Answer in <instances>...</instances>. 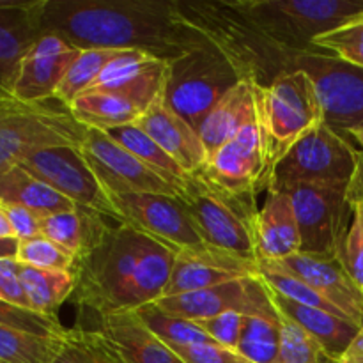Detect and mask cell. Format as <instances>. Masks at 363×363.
I'll return each mask as SVG.
<instances>
[{"instance_id":"1","label":"cell","mask_w":363,"mask_h":363,"mask_svg":"<svg viewBox=\"0 0 363 363\" xmlns=\"http://www.w3.org/2000/svg\"><path fill=\"white\" fill-rule=\"evenodd\" d=\"M41 32L80 50H138L167 62L209 43L177 0H45Z\"/></svg>"},{"instance_id":"2","label":"cell","mask_w":363,"mask_h":363,"mask_svg":"<svg viewBox=\"0 0 363 363\" xmlns=\"http://www.w3.org/2000/svg\"><path fill=\"white\" fill-rule=\"evenodd\" d=\"M176 254L133 227L112 225L77 266L74 301L98 319L156 303L165 294Z\"/></svg>"},{"instance_id":"3","label":"cell","mask_w":363,"mask_h":363,"mask_svg":"<svg viewBox=\"0 0 363 363\" xmlns=\"http://www.w3.org/2000/svg\"><path fill=\"white\" fill-rule=\"evenodd\" d=\"M177 6L181 16L230 60L241 80L268 87L280 74L298 69L303 52H294L268 38L229 0H177Z\"/></svg>"},{"instance_id":"4","label":"cell","mask_w":363,"mask_h":363,"mask_svg":"<svg viewBox=\"0 0 363 363\" xmlns=\"http://www.w3.org/2000/svg\"><path fill=\"white\" fill-rule=\"evenodd\" d=\"M268 38L294 52H321L319 35L363 16V0H229Z\"/></svg>"},{"instance_id":"5","label":"cell","mask_w":363,"mask_h":363,"mask_svg":"<svg viewBox=\"0 0 363 363\" xmlns=\"http://www.w3.org/2000/svg\"><path fill=\"white\" fill-rule=\"evenodd\" d=\"M87 131L57 99L28 103L0 94V174L43 149H80Z\"/></svg>"},{"instance_id":"6","label":"cell","mask_w":363,"mask_h":363,"mask_svg":"<svg viewBox=\"0 0 363 363\" xmlns=\"http://www.w3.org/2000/svg\"><path fill=\"white\" fill-rule=\"evenodd\" d=\"M257 117L264 135L268 172L273 176L277 163L307 131L325 123L314 82L303 69L280 74L272 85L255 84Z\"/></svg>"},{"instance_id":"7","label":"cell","mask_w":363,"mask_h":363,"mask_svg":"<svg viewBox=\"0 0 363 363\" xmlns=\"http://www.w3.org/2000/svg\"><path fill=\"white\" fill-rule=\"evenodd\" d=\"M179 199L206 245L255 261V199L229 194L202 172L188 174Z\"/></svg>"},{"instance_id":"8","label":"cell","mask_w":363,"mask_h":363,"mask_svg":"<svg viewBox=\"0 0 363 363\" xmlns=\"http://www.w3.org/2000/svg\"><path fill=\"white\" fill-rule=\"evenodd\" d=\"M240 82L230 60L208 43L169 62L163 99L199 131L213 106Z\"/></svg>"},{"instance_id":"9","label":"cell","mask_w":363,"mask_h":363,"mask_svg":"<svg viewBox=\"0 0 363 363\" xmlns=\"http://www.w3.org/2000/svg\"><path fill=\"white\" fill-rule=\"evenodd\" d=\"M357 152L325 121L307 131L277 163L268 191H286L301 184L346 188L354 172Z\"/></svg>"},{"instance_id":"10","label":"cell","mask_w":363,"mask_h":363,"mask_svg":"<svg viewBox=\"0 0 363 363\" xmlns=\"http://www.w3.org/2000/svg\"><path fill=\"white\" fill-rule=\"evenodd\" d=\"M314 82L328 126L340 135L363 124V69L326 52H303L298 62Z\"/></svg>"},{"instance_id":"11","label":"cell","mask_w":363,"mask_h":363,"mask_svg":"<svg viewBox=\"0 0 363 363\" xmlns=\"http://www.w3.org/2000/svg\"><path fill=\"white\" fill-rule=\"evenodd\" d=\"M286 191L296 213L301 252L339 255L354 211L346 201V188L301 184Z\"/></svg>"},{"instance_id":"12","label":"cell","mask_w":363,"mask_h":363,"mask_svg":"<svg viewBox=\"0 0 363 363\" xmlns=\"http://www.w3.org/2000/svg\"><path fill=\"white\" fill-rule=\"evenodd\" d=\"M20 165L50 184L60 195L69 199L74 206L91 209L116 223H121L119 211L113 206L108 191L99 183L98 176L84 158L80 149H43L27 156Z\"/></svg>"},{"instance_id":"13","label":"cell","mask_w":363,"mask_h":363,"mask_svg":"<svg viewBox=\"0 0 363 363\" xmlns=\"http://www.w3.org/2000/svg\"><path fill=\"white\" fill-rule=\"evenodd\" d=\"M199 172L213 184L238 197L255 199L268 191L272 176L268 172L264 135L259 117L245 126L233 140L216 149Z\"/></svg>"},{"instance_id":"14","label":"cell","mask_w":363,"mask_h":363,"mask_svg":"<svg viewBox=\"0 0 363 363\" xmlns=\"http://www.w3.org/2000/svg\"><path fill=\"white\" fill-rule=\"evenodd\" d=\"M121 223L130 225L172 250L206 247L179 197L158 194H110Z\"/></svg>"},{"instance_id":"15","label":"cell","mask_w":363,"mask_h":363,"mask_svg":"<svg viewBox=\"0 0 363 363\" xmlns=\"http://www.w3.org/2000/svg\"><path fill=\"white\" fill-rule=\"evenodd\" d=\"M82 155L110 194H158L179 197V190L149 169L108 133L89 130Z\"/></svg>"},{"instance_id":"16","label":"cell","mask_w":363,"mask_h":363,"mask_svg":"<svg viewBox=\"0 0 363 363\" xmlns=\"http://www.w3.org/2000/svg\"><path fill=\"white\" fill-rule=\"evenodd\" d=\"M160 308L188 321H204L225 312H241L243 315H279L272 300V291L259 275L233 280L222 286L179 296L162 298L156 301Z\"/></svg>"},{"instance_id":"17","label":"cell","mask_w":363,"mask_h":363,"mask_svg":"<svg viewBox=\"0 0 363 363\" xmlns=\"http://www.w3.org/2000/svg\"><path fill=\"white\" fill-rule=\"evenodd\" d=\"M257 275V262L215 247L186 248L176 254L163 298L179 296Z\"/></svg>"},{"instance_id":"18","label":"cell","mask_w":363,"mask_h":363,"mask_svg":"<svg viewBox=\"0 0 363 363\" xmlns=\"http://www.w3.org/2000/svg\"><path fill=\"white\" fill-rule=\"evenodd\" d=\"M80 52L59 35H41L21 59L9 94L28 103L55 99L57 89Z\"/></svg>"},{"instance_id":"19","label":"cell","mask_w":363,"mask_h":363,"mask_svg":"<svg viewBox=\"0 0 363 363\" xmlns=\"http://www.w3.org/2000/svg\"><path fill=\"white\" fill-rule=\"evenodd\" d=\"M303 280L325 294L354 325H363V294L350 279L339 255L294 254L282 261H259Z\"/></svg>"},{"instance_id":"20","label":"cell","mask_w":363,"mask_h":363,"mask_svg":"<svg viewBox=\"0 0 363 363\" xmlns=\"http://www.w3.org/2000/svg\"><path fill=\"white\" fill-rule=\"evenodd\" d=\"M169 62L138 50H123L103 69L92 89L116 92L131 99L142 112L165 94ZM87 92V91H85Z\"/></svg>"},{"instance_id":"21","label":"cell","mask_w":363,"mask_h":363,"mask_svg":"<svg viewBox=\"0 0 363 363\" xmlns=\"http://www.w3.org/2000/svg\"><path fill=\"white\" fill-rule=\"evenodd\" d=\"M45 0H0V94H9L21 59L43 35Z\"/></svg>"},{"instance_id":"22","label":"cell","mask_w":363,"mask_h":363,"mask_svg":"<svg viewBox=\"0 0 363 363\" xmlns=\"http://www.w3.org/2000/svg\"><path fill=\"white\" fill-rule=\"evenodd\" d=\"M137 126L144 130L167 155L172 156L186 174L199 172L208 163V152L199 131L179 113L174 112L163 96L142 113Z\"/></svg>"},{"instance_id":"23","label":"cell","mask_w":363,"mask_h":363,"mask_svg":"<svg viewBox=\"0 0 363 363\" xmlns=\"http://www.w3.org/2000/svg\"><path fill=\"white\" fill-rule=\"evenodd\" d=\"M255 261H282L301 252L296 213L287 191H268L264 206L255 216Z\"/></svg>"},{"instance_id":"24","label":"cell","mask_w":363,"mask_h":363,"mask_svg":"<svg viewBox=\"0 0 363 363\" xmlns=\"http://www.w3.org/2000/svg\"><path fill=\"white\" fill-rule=\"evenodd\" d=\"M98 321L96 330L105 337L121 363H183L135 311L117 312Z\"/></svg>"},{"instance_id":"25","label":"cell","mask_w":363,"mask_h":363,"mask_svg":"<svg viewBox=\"0 0 363 363\" xmlns=\"http://www.w3.org/2000/svg\"><path fill=\"white\" fill-rule=\"evenodd\" d=\"M255 119H257L255 84L252 80H241L213 106L199 128V135L208 152V158L216 149L233 140L245 126L254 123Z\"/></svg>"},{"instance_id":"26","label":"cell","mask_w":363,"mask_h":363,"mask_svg":"<svg viewBox=\"0 0 363 363\" xmlns=\"http://www.w3.org/2000/svg\"><path fill=\"white\" fill-rule=\"evenodd\" d=\"M106 220L108 218L99 213L77 206L71 211L41 216V236L48 238L73 255L78 266L98 247L112 227Z\"/></svg>"},{"instance_id":"27","label":"cell","mask_w":363,"mask_h":363,"mask_svg":"<svg viewBox=\"0 0 363 363\" xmlns=\"http://www.w3.org/2000/svg\"><path fill=\"white\" fill-rule=\"evenodd\" d=\"M272 300L280 314L296 323L298 326H301L321 346L323 353H325V360H333V358L340 357L346 351V347L350 346L351 340L354 339L358 328H360V326L340 318V315L330 314V312L321 311V308L294 303V301L287 300L280 294H275L273 291Z\"/></svg>"},{"instance_id":"28","label":"cell","mask_w":363,"mask_h":363,"mask_svg":"<svg viewBox=\"0 0 363 363\" xmlns=\"http://www.w3.org/2000/svg\"><path fill=\"white\" fill-rule=\"evenodd\" d=\"M0 204L21 206L39 216L77 208L69 199L60 195L21 165H14L0 174Z\"/></svg>"},{"instance_id":"29","label":"cell","mask_w":363,"mask_h":363,"mask_svg":"<svg viewBox=\"0 0 363 363\" xmlns=\"http://www.w3.org/2000/svg\"><path fill=\"white\" fill-rule=\"evenodd\" d=\"M69 110L82 126L105 133L128 124H137L144 113L131 99L101 89H89L71 103Z\"/></svg>"},{"instance_id":"30","label":"cell","mask_w":363,"mask_h":363,"mask_svg":"<svg viewBox=\"0 0 363 363\" xmlns=\"http://www.w3.org/2000/svg\"><path fill=\"white\" fill-rule=\"evenodd\" d=\"M20 280L30 311L50 318H57L60 305L73 296L77 289V275L71 272L38 269L21 264Z\"/></svg>"},{"instance_id":"31","label":"cell","mask_w":363,"mask_h":363,"mask_svg":"<svg viewBox=\"0 0 363 363\" xmlns=\"http://www.w3.org/2000/svg\"><path fill=\"white\" fill-rule=\"evenodd\" d=\"M108 135L113 140L119 142L124 149H128L131 155L137 156L142 163H145L149 169L160 174L170 184H174L179 190L181 195V190H183L184 179L188 177V174L144 130H140L137 124H128V126H121L108 131Z\"/></svg>"},{"instance_id":"32","label":"cell","mask_w":363,"mask_h":363,"mask_svg":"<svg viewBox=\"0 0 363 363\" xmlns=\"http://www.w3.org/2000/svg\"><path fill=\"white\" fill-rule=\"evenodd\" d=\"M66 333L45 337L0 325V363H50L66 344Z\"/></svg>"},{"instance_id":"33","label":"cell","mask_w":363,"mask_h":363,"mask_svg":"<svg viewBox=\"0 0 363 363\" xmlns=\"http://www.w3.org/2000/svg\"><path fill=\"white\" fill-rule=\"evenodd\" d=\"M119 52L123 50H82L57 89V101L69 106L78 96L92 89V85L101 77L103 69L119 55Z\"/></svg>"},{"instance_id":"34","label":"cell","mask_w":363,"mask_h":363,"mask_svg":"<svg viewBox=\"0 0 363 363\" xmlns=\"http://www.w3.org/2000/svg\"><path fill=\"white\" fill-rule=\"evenodd\" d=\"M135 312L144 321V325L169 347L215 342L195 321L169 314L156 303L144 305Z\"/></svg>"},{"instance_id":"35","label":"cell","mask_w":363,"mask_h":363,"mask_svg":"<svg viewBox=\"0 0 363 363\" xmlns=\"http://www.w3.org/2000/svg\"><path fill=\"white\" fill-rule=\"evenodd\" d=\"M280 347V312L275 318L245 315L236 351L252 363H277Z\"/></svg>"},{"instance_id":"36","label":"cell","mask_w":363,"mask_h":363,"mask_svg":"<svg viewBox=\"0 0 363 363\" xmlns=\"http://www.w3.org/2000/svg\"><path fill=\"white\" fill-rule=\"evenodd\" d=\"M50 363H121L98 330H67L66 344Z\"/></svg>"},{"instance_id":"37","label":"cell","mask_w":363,"mask_h":363,"mask_svg":"<svg viewBox=\"0 0 363 363\" xmlns=\"http://www.w3.org/2000/svg\"><path fill=\"white\" fill-rule=\"evenodd\" d=\"M16 261L23 266L38 269H55V272H71L77 269V261L64 248L50 241L45 236H35L20 241Z\"/></svg>"},{"instance_id":"38","label":"cell","mask_w":363,"mask_h":363,"mask_svg":"<svg viewBox=\"0 0 363 363\" xmlns=\"http://www.w3.org/2000/svg\"><path fill=\"white\" fill-rule=\"evenodd\" d=\"M277 363H325L321 346L301 326L280 314V347Z\"/></svg>"},{"instance_id":"39","label":"cell","mask_w":363,"mask_h":363,"mask_svg":"<svg viewBox=\"0 0 363 363\" xmlns=\"http://www.w3.org/2000/svg\"><path fill=\"white\" fill-rule=\"evenodd\" d=\"M314 46L363 69V16L328 34L319 35Z\"/></svg>"},{"instance_id":"40","label":"cell","mask_w":363,"mask_h":363,"mask_svg":"<svg viewBox=\"0 0 363 363\" xmlns=\"http://www.w3.org/2000/svg\"><path fill=\"white\" fill-rule=\"evenodd\" d=\"M0 325L45 337H60L67 332L57 318L38 314L2 300H0Z\"/></svg>"},{"instance_id":"41","label":"cell","mask_w":363,"mask_h":363,"mask_svg":"<svg viewBox=\"0 0 363 363\" xmlns=\"http://www.w3.org/2000/svg\"><path fill=\"white\" fill-rule=\"evenodd\" d=\"M339 259L344 269L363 294V209L354 208L350 230L340 247Z\"/></svg>"},{"instance_id":"42","label":"cell","mask_w":363,"mask_h":363,"mask_svg":"<svg viewBox=\"0 0 363 363\" xmlns=\"http://www.w3.org/2000/svg\"><path fill=\"white\" fill-rule=\"evenodd\" d=\"M183 363H252L236 350H229L216 342L191 344V346L170 347Z\"/></svg>"},{"instance_id":"43","label":"cell","mask_w":363,"mask_h":363,"mask_svg":"<svg viewBox=\"0 0 363 363\" xmlns=\"http://www.w3.org/2000/svg\"><path fill=\"white\" fill-rule=\"evenodd\" d=\"M197 325L216 344L229 347V350H236L238 342H240L241 330H243L245 325V315L241 312H225V314L215 315L211 319L199 321Z\"/></svg>"},{"instance_id":"44","label":"cell","mask_w":363,"mask_h":363,"mask_svg":"<svg viewBox=\"0 0 363 363\" xmlns=\"http://www.w3.org/2000/svg\"><path fill=\"white\" fill-rule=\"evenodd\" d=\"M20 268L21 264L16 259H0V300L30 311L27 294L21 286Z\"/></svg>"},{"instance_id":"45","label":"cell","mask_w":363,"mask_h":363,"mask_svg":"<svg viewBox=\"0 0 363 363\" xmlns=\"http://www.w3.org/2000/svg\"><path fill=\"white\" fill-rule=\"evenodd\" d=\"M4 206V204H2ZM9 225L18 241L41 236V216L21 206H4Z\"/></svg>"},{"instance_id":"46","label":"cell","mask_w":363,"mask_h":363,"mask_svg":"<svg viewBox=\"0 0 363 363\" xmlns=\"http://www.w3.org/2000/svg\"><path fill=\"white\" fill-rule=\"evenodd\" d=\"M346 201L351 208H363V151L357 152V165L346 186Z\"/></svg>"},{"instance_id":"47","label":"cell","mask_w":363,"mask_h":363,"mask_svg":"<svg viewBox=\"0 0 363 363\" xmlns=\"http://www.w3.org/2000/svg\"><path fill=\"white\" fill-rule=\"evenodd\" d=\"M325 363H363V325L358 328L346 351L333 360H325Z\"/></svg>"},{"instance_id":"48","label":"cell","mask_w":363,"mask_h":363,"mask_svg":"<svg viewBox=\"0 0 363 363\" xmlns=\"http://www.w3.org/2000/svg\"><path fill=\"white\" fill-rule=\"evenodd\" d=\"M18 245L16 238H0V259H16Z\"/></svg>"},{"instance_id":"49","label":"cell","mask_w":363,"mask_h":363,"mask_svg":"<svg viewBox=\"0 0 363 363\" xmlns=\"http://www.w3.org/2000/svg\"><path fill=\"white\" fill-rule=\"evenodd\" d=\"M0 238H14L13 229L9 225V220H7L6 211H4V206L0 204Z\"/></svg>"},{"instance_id":"50","label":"cell","mask_w":363,"mask_h":363,"mask_svg":"<svg viewBox=\"0 0 363 363\" xmlns=\"http://www.w3.org/2000/svg\"><path fill=\"white\" fill-rule=\"evenodd\" d=\"M347 135H350V137H353L354 140H357L358 144L362 145V151H363V124H362V126L353 128V130H351Z\"/></svg>"},{"instance_id":"51","label":"cell","mask_w":363,"mask_h":363,"mask_svg":"<svg viewBox=\"0 0 363 363\" xmlns=\"http://www.w3.org/2000/svg\"><path fill=\"white\" fill-rule=\"evenodd\" d=\"M362 209H363V208H362Z\"/></svg>"}]
</instances>
